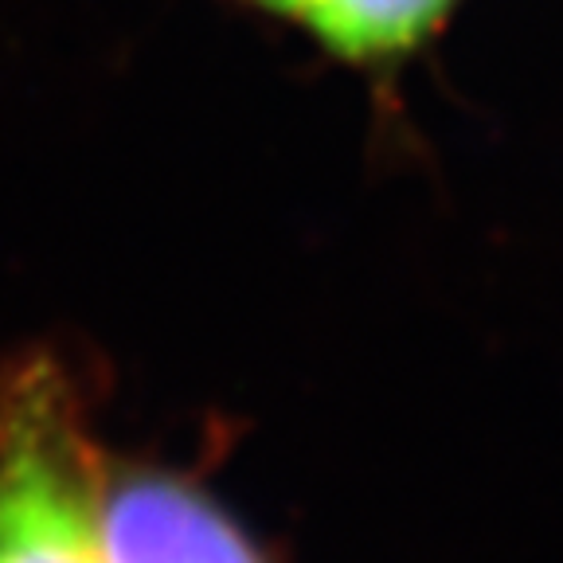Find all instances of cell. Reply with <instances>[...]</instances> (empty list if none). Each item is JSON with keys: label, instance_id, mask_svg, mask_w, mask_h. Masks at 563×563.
Listing matches in <instances>:
<instances>
[{"label": "cell", "instance_id": "4", "mask_svg": "<svg viewBox=\"0 0 563 563\" xmlns=\"http://www.w3.org/2000/svg\"><path fill=\"white\" fill-rule=\"evenodd\" d=\"M255 4H266V9H274V12H290V16L306 12V0H255Z\"/></svg>", "mask_w": 563, "mask_h": 563}, {"label": "cell", "instance_id": "1", "mask_svg": "<svg viewBox=\"0 0 563 563\" xmlns=\"http://www.w3.org/2000/svg\"><path fill=\"white\" fill-rule=\"evenodd\" d=\"M102 457L82 399L52 356L0 376V563H98Z\"/></svg>", "mask_w": 563, "mask_h": 563}, {"label": "cell", "instance_id": "2", "mask_svg": "<svg viewBox=\"0 0 563 563\" xmlns=\"http://www.w3.org/2000/svg\"><path fill=\"white\" fill-rule=\"evenodd\" d=\"M95 555L98 563H266L208 493L168 470H102Z\"/></svg>", "mask_w": 563, "mask_h": 563}, {"label": "cell", "instance_id": "3", "mask_svg": "<svg viewBox=\"0 0 563 563\" xmlns=\"http://www.w3.org/2000/svg\"><path fill=\"white\" fill-rule=\"evenodd\" d=\"M450 4L454 0H306L301 20L344 59H384L419 44Z\"/></svg>", "mask_w": 563, "mask_h": 563}]
</instances>
